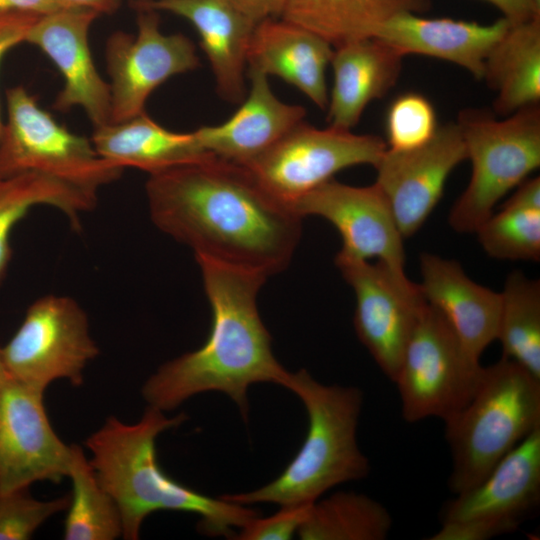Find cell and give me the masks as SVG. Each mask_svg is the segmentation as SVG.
I'll return each instance as SVG.
<instances>
[{
  "instance_id": "9c48e42d",
  "label": "cell",
  "mask_w": 540,
  "mask_h": 540,
  "mask_svg": "<svg viewBox=\"0 0 540 540\" xmlns=\"http://www.w3.org/2000/svg\"><path fill=\"white\" fill-rule=\"evenodd\" d=\"M540 505V426L473 488L440 509L441 528L428 540H488L512 533Z\"/></svg>"
},
{
  "instance_id": "8fae6325",
  "label": "cell",
  "mask_w": 540,
  "mask_h": 540,
  "mask_svg": "<svg viewBox=\"0 0 540 540\" xmlns=\"http://www.w3.org/2000/svg\"><path fill=\"white\" fill-rule=\"evenodd\" d=\"M387 149L379 136L299 123L247 165L259 182L292 204L348 167H375Z\"/></svg>"
},
{
  "instance_id": "4fadbf2b",
  "label": "cell",
  "mask_w": 540,
  "mask_h": 540,
  "mask_svg": "<svg viewBox=\"0 0 540 540\" xmlns=\"http://www.w3.org/2000/svg\"><path fill=\"white\" fill-rule=\"evenodd\" d=\"M137 11V33L116 31L106 43L111 123L126 121L144 112L148 97L157 87L200 65L189 38L183 34L162 33L157 11Z\"/></svg>"
},
{
  "instance_id": "ffe728a7",
  "label": "cell",
  "mask_w": 540,
  "mask_h": 540,
  "mask_svg": "<svg viewBox=\"0 0 540 540\" xmlns=\"http://www.w3.org/2000/svg\"><path fill=\"white\" fill-rule=\"evenodd\" d=\"M426 302L450 324L463 347L480 361L484 350L497 339L501 293L471 280L461 265L435 254L420 256Z\"/></svg>"
},
{
  "instance_id": "836d02e7",
  "label": "cell",
  "mask_w": 540,
  "mask_h": 540,
  "mask_svg": "<svg viewBox=\"0 0 540 540\" xmlns=\"http://www.w3.org/2000/svg\"><path fill=\"white\" fill-rule=\"evenodd\" d=\"M313 503L280 506L275 514L252 519L240 529L238 540H289L297 534Z\"/></svg>"
},
{
  "instance_id": "484cf974",
  "label": "cell",
  "mask_w": 540,
  "mask_h": 540,
  "mask_svg": "<svg viewBox=\"0 0 540 540\" xmlns=\"http://www.w3.org/2000/svg\"><path fill=\"white\" fill-rule=\"evenodd\" d=\"M495 113L509 116L540 100V17L510 24L484 64Z\"/></svg>"
},
{
  "instance_id": "ba28073f",
  "label": "cell",
  "mask_w": 540,
  "mask_h": 540,
  "mask_svg": "<svg viewBox=\"0 0 540 540\" xmlns=\"http://www.w3.org/2000/svg\"><path fill=\"white\" fill-rule=\"evenodd\" d=\"M483 371L447 320L427 303L394 380L403 419L408 423L431 417L448 420L471 400Z\"/></svg>"
},
{
  "instance_id": "d4e9b609",
  "label": "cell",
  "mask_w": 540,
  "mask_h": 540,
  "mask_svg": "<svg viewBox=\"0 0 540 540\" xmlns=\"http://www.w3.org/2000/svg\"><path fill=\"white\" fill-rule=\"evenodd\" d=\"M429 0H287L281 19L303 27L331 46L375 38L394 15L426 10Z\"/></svg>"
},
{
  "instance_id": "f1b7e54d",
  "label": "cell",
  "mask_w": 540,
  "mask_h": 540,
  "mask_svg": "<svg viewBox=\"0 0 540 540\" xmlns=\"http://www.w3.org/2000/svg\"><path fill=\"white\" fill-rule=\"evenodd\" d=\"M392 525L382 503L365 494L341 491L315 501L297 535L302 540H385Z\"/></svg>"
},
{
  "instance_id": "60d3db41",
  "label": "cell",
  "mask_w": 540,
  "mask_h": 540,
  "mask_svg": "<svg viewBox=\"0 0 540 540\" xmlns=\"http://www.w3.org/2000/svg\"><path fill=\"white\" fill-rule=\"evenodd\" d=\"M535 2V4L540 7V0H533Z\"/></svg>"
},
{
  "instance_id": "52a82bcc",
  "label": "cell",
  "mask_w": 540,
  "mask_h": 540,
  "mask_svg": "<svg viewBox=\"0 0 540 540\" xmlns=\"http://www.w3.org/2000/svg\"><path fill=\"white\" fill-rule=\"evenodd\" d=\"M7 119L0 135V178L41 174L97 200L100 188L123 168L105 160L91 140L71 132L18 85L6 91Z\"/></svg>"
},
{
  "instance_id": "44dd1931",
  "label": "cell",
  "mask_w": 540,
  "mask_h": 540,
  "mask_svg": "<svg viewBox=\"0 0 540 540\" xmlns=\"http://www.w3.org/2000/svg\"><path fill=\"white\" fill-rule=\"evenodd\" d=\"M510 24L504 17L491 24H479L426 18L404 11L390 18L375 38L403 56L418 54L442 59L482 79L487 56Z\"/></svg>"
},
{
  "instance_id": "d6a6232c",
  "label": "cell",
  "mask_w": 540,
  "mask_h": 540,
  "mask_svg": "<svg viewBox=\"0 0 540 540\" xmlns=\"http://www.w3.org/2000/svg\"><path fill=\"white\" fill-rule=\"evenodd\" d=\"M70 495L49 501L32 497L29 488L0 493V540H27L51 516L67 509Z\"/></svg>"
},
{
  "instance_id": "74e56055",
  "label": "cell",
  "mask_w": 540,
  "mask_h": 540,
  "mask_svg": "<svg viewBox=\"0 0 540 540\" xmlns=\"http://www.w3.org/2000/svg\"><path fill=\"white\" fill-rule=\"evenodd\" d=\"M63 7H69L61 0H0V12L22 11L46 14Z\"/></svg>"
},
{
  "instance_id": "5bb4252c",
  "label": "cell",
  "mask_w": 540,
  "mask_h": 540,
  "mask_svg": "<svg viewBox=\"0 0 540 540\" xmlns=\"http://www.w3.org/2000/svg\"><path fill=\"white\" fill-rule=\"evenodd\" d=\"M44 392L10 377L0 394V493L68 477L73 445L53 430Z\"/></svg>"
},
{
  "instance_id": "1f68e13d",
  "label": "cell",
  "mask_w": 540,
  "mask_h": 540,
  "mask_svg": "<svg viewBox=\"0 0 540 540\" xmlns=\"http://www.w3.org/2000/svg\"><path fill=\"white\" fill-rule=\"evenodd\" d=\"M438 129L436 112L421 94L405 93L389 107L386 118L387 148L405 151L427 143Z\"/></svg>"
},
{
  "instance_id": "cb8c5ba5",
  "label": "cell",
  "mask_w": 540,
  "mask_h": 540,
  "mask_svg": "<svg viewBox=\"0 0 540 540\" xmlns=\"http://www.w3.org/2000/svg\"><path fill=\"white\" fill-rule=\"evenodd\" d=\"M90 140L105 160L149 175L210 154L201 148L194 131L168 130L145 111L126 121L94 127Z\"/></svg>"
},
{
  "instance_id": "e0dca14e",
  "label": "cell",
  "mask_w": 540,
  "mask_h": 540,
  "mask_svg": "<svg viewBox=\"0 0 540 540\" xmlns=\"http://www.w3.org/2000/svg\"><path fill=\"white\" fill-rule=\"evenodd\" d=\"M100 14L69 6L40 15L25 42L38 47L64 79L53 108L67 112L82 108L94 127L110 122V86L99 74L89 47V30Z\"/></svg>"
},
{
  "instance_id": "f35d334b",
  "label": "cell",
  "mask_w": 540,
  "mask_h": 540,
  "mask_svg": "<svg viewBox=\"0 0 540 540\" xmlns=\"http://www.w3.org/2000/svg\"><path fill=\"white\" fill-rule=\"evenodd\" d=\"M68 6L88 8L99 14H111L118 10L121 0H61Z\"/></svg>"
},
{
  "instance_id": "7a4b0ae2",
  "label": "cell",
  "mask_w": 540,
  "mask_h": 540,
  "mask_svg": "<svg viewBox=\"0 0 540 540\" xmlns=\"http://www.w3.org/2000/svg\"><path fill=\"white\" fill-rule=\"evenodd\" d=\"M196 261L212 310L209 336L197 350L158 368L142 395L150 406L170 411L196 394L218 391L235 402L247 421L249 387L270 382L286 388L291 375L274 356L257 308L267 278L203 257Z\"/></svg>"
},
{
  "instance_id": "5b68a950",
  "label": "cell",
  "mask_w": 540,
  "mask_h": 540,
  "mask_svg": "<svg viewBox=\"0 0 540 540\" xmlns=\"http://www.w3.org/2000/svg\"><path fill=\"white\" fill-rule=\"evenodd\" d=\"M444 423L452 457L448 487L456 495L480 483L540 426V379L502 357L484 367L471 400Z\"/></svg>"
},
{
  "instance_id": "2e32d148",
  "label": "cell",
  "mask_w": 540,
  "mask_h": 540,
  "mask_svg": "<svg viewBox=\"0 0 540 540\" xmlns=\"http://www.w3.org/2000/svg\"><path fill=\"white\" fill-rule=\"evenodd\" d=\"M292 207L301 217L316 215L333 224L343 242L338 253L361 260L377 258L404 272V238L375 184L356 187L332 178L297 199Z\"/></svg>"
},
{
  "instance_id": "8992f818",
  "label": "cell",
  "mask_w": 540,
  "mask_h": 540,
  "mask_svg": "<svg viewBox=\"0 0 540 540\" xmlns=\"http://www.w3.org/2000/svg\"><path fill=\"white\" fill-rule=\"evenodd\" d=\"M457 124L472 170L448 221L456 232L475 233L496 203L539 167L540 108L529 105L504 119L485 110L465 109Z\"/></svg>"
},
{
  "instance_id": "6da1fadb",
  "label": "cell",
  "mask_w": 540,
  "mask_h": 540,
  "mask_svg": "<svg viewBox=\"0 0 540 540\" xmlns=\"http://www.w3.org/2000/svg\"><path fill=\"white\" fill-rule=\"evenodd\" d=\"M149 215L195 257L268 278L286 269L302 218L239 163L208 154L149 175Z\"/></svg>"
},
{
  "instance_id": "83f0119b",
  "label": "cell",
  "mask_w": 540,
  "mask_h": 540,
  "mask_svg": "<svg viewBox=\"0 0 540 540\" xmlns=\"http://www.w3.org/2000/svg\"><path fill=\"white\" fill-rule=\"evenodd\" d=\"M484 251L506 260H540V179H525L475 231Z\"/></svg>"
},
{
  "instance_id": "7402d4cb",
  "label": "cell",
  "mask_w": 540,
  "mask_h": 540,
  "mask_svg": "<svg viewBox=\"0 0 540 540\" xmlns=\"http://www.w3.org/2000/svg\"><path fill=\"white\" fill-rule=\"evenodd\" d=\"M332 47L303 27L281 18H268L254 29L247 66L281 78L325 109L329 100L326 69L333 56Z\"/></svg>"
},
{
  "instance_id": "4dcf8cb0",
  "label": "cell",
  "mask_w": 540,
  "mask_h": 540,
  "mask_svg": "<svg viewBox=\"0 0 540 540\" xmlns=\"http://www.w3.org/2000/svg\"><path fill=\"white\" fill-rule=\"evenodd\" d=\"M72 482L63 538L66 540H112L122 536L119 508L99 484L82 449L73 445L68 473Z\"/></svg>"
},
{
  "instance_id": "603a6c76",
  "label": "cell",
  "mask_w": 540,
  "mask_h": 540,
  "mask_svg": "<svg viewBox=\"0 0 540 540\" xmlns=\"http://www.w3.org/2000/svg\"><path fill=\"white\" fill-rule=\"evenodd\" d=\"M403 57L376 38L335 47L330 63L333 86L326 108L329 127L351 131L367 105L395 85Z\"/></svg>"
},
{
  "instance_id": "4316f807",
  "label": "cell",
  "mask_w": 540,
  "mask_h": 540,
  "mask_svg": "<svg viewBox=\"0 0 540 540\" xmlns=\"http://www.w3.org/2000/svg\"><path fill=\"white\" fill-rule=\"evenodd\" d=\"M97 200L50 177L25 173L0 178V285L12 257L10 238L16 224L37 205L60 210L75 228L81 215L94 208Z\"/></svg>"
},
{
  "instance_id": "7c38bea8",
  "label": "cell",
  "mask_w": 540,
  "mask_h": 540,
  "mask_svg": "<svg viewBox=\"0 0 540 540\" xmlns=\"http://www.w3.org/2000/svg\"><path fill=\"white\" fill-rule=\"evenodd\" d=\"M335 264L355 293L356 334L394 382L407 342L427 304L420 286L380 261L372 264L337 253Z\"/></svg>"
},
{
  "instance_id": "ab89813d",
  "label": "cell",
  "mask_w": 540,
  "mask_h": 540,
  "mask_svg": "<svg viewBox=\"0 0 540 540\" xmlns=\"http://www.w3.org/2000/svg\"><path fill=\"white\" fill-rule=\"evenodd\" d=\"M9 378L10 376L7 372V369L5 367L4 360H3L2 346L0 345V394Z\"/></svg>"
},
{
  "instance_id": "d590c367",
  "label": "cell",
  "mask_w": 540,
  "mask_h": 540,
  "mask_svg": "<svg viewBox=\"0 0 540 540\" xmlns=\"http://www.w3.org/2000/svg\"><path fill=\"white\" fill-rule=\"evenodd\" d=\"M226 1L257 23L268 18L280 17L287 2V0Z\"/></svg>"
},
{
  "instance_id": "30bf717a",
  "label": "cell",
  "mask_w": 540,
  "mask_h": 540,
  "mask_svg": "<svg viewBox=\"0 0 540 540\" xmlns=\"http://www.w3.org/2000/svg\"><path fill=\"white\" fill-rule=\"evenodd\" d=\"M98 354L83 308L72 297L56 294L32 302L2 346L9 376L42 391L58 379L81 385L84 369Z\"/></svg>"
},
{
  "instance_id": "f546056e",
  "label": "cell",
  "mask_w": 540,
  "mask_h": 540,
  "mask_svg": "<svg viewBox=\"0 0 540 540\" xmlns=\"http://www.w3.org/2000/svg\"><path fill=\"white\" fill-rule=\"evenodd\" d=\"M497 340L502 357L540 379V282L522 272L510 273L501 292Z\"/></svg>"
},
{
  "instance_id": "d6986e66",
  "label": "cell",
  "mask_w": 540,
  "mask_h": 540,
  "mask_svg": "<svg viewBox=\"0 0 540 540\" xmlns=\"http://www.w3.org/2000/svg\"><path fill=\"white\" fill-rule=\"evenodd\" d=\"M250 90L239 109L225 122L203 126L195 135L206 153L247 165L263 154L305 117V109L279 100L264 73L248 69Z\"/></svg>"
},
{
  "instance_id": "ac0fdd59",
  "label": "cell",
  "mask_w": 540,
  "mask_h": 540,
  "mask_svg": "<svg viewBox=\"0 0 540 540\" xmlns=\"http://www.w3.org/2000/svg\"><path fill=\"white\" fill-rule=\"evenodd\" d=\"M133 6L188 20L199 34L220 96L231 103L244 100L247 54L257 22L226 0H134Z\"/></svg>"
},
{
  "instance_id": "9a60e30c",
  "label": "cell",
  "mask_w": 540,
  "mask_h": 540,
  "mask_svg": "<svg viewBox=\"0 0 540 540\" xmlns=\"http://www.w3.org/2000/svg\"><path fill=\"white\" fill-rule=\"evenodd\" d=\"M465 159L466 147L457 122L438 126L434 136L420 147L386 149L375 165L374 184L386 198L404 239L422 227L441 199L450 173Z\"/></svg>"
},
{
  "instance_id": "277c9868",
  "label": "cell",
  "mask_w": 540,
  "mask_h": 540,
  "mask_svg": "<svg viewBox=\"0 0 540 540\" xmlns=\"http://www.w3.org/2000/svg\"><path fill=\"white\" fill-rule=\"evenodd\" d=\"M286 388L307 411L302 446L276 479L249 492L220 496L224 500L244 506L314 503L331 488L369 474V460L356 438L363 392L354 386L322 384L305 369L291 373Z\"/></svg>"
},
{
  "instance_id": "3957f363",
  "label": "cell",
  "mask_w": 540,
  "mask_h": 540,
  "mask_svg": "<svg viewBox=\"0 0 540 540\" xmlns=\"http://www.w3.org/2000/svg\"><path fill=\"white\" fill-rule=\"evenodd\" d=\"M186 419L183 413L168 418L164 411L149 405L137 423L109 417L87 438L90 464L99 484L119 508L124 539H138L145 518L161 510L193 513L199 516L201 533L231 538L235 528L240 530L259 516L258 510L202 494L163 471L156 439Z\"/></svg>"
},
{
  "instance_id": "e575fe53",
  "label": "cell",
  "mask_w": 540,
  "mask_h": 540,
  "mask_svg": "<svg viewBox=\"0 0 540 540\" xmlns=\"http://www.w3.org/2000/svg\"><path fill=\"white\" fill-rule=\"evenodd\" d=\"M39 16L40 14L22 11L0 12V63L11 48L25 42L29 29ZM3 126L0 112V135Z\"/></svg>"
},
{
  "instance_id": "8d00e7d4",
  "label": "cell",
  "mask_w": 540,
  "mask_h": 540,
  "mask_svg": "<svg viewBox=\"0 0 540 540\" xmlns=\"http://www.w3.org/2000/svg\"><path fill=\"white\" fill-rule=\"evenodd\" d=\"M497 8L511 24L540 17V7L533 0H484Z\"/></svg>"
}]
</instances>
